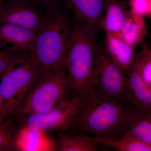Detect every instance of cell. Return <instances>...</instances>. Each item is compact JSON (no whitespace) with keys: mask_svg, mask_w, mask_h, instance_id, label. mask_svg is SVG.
<instances>
[{"mask_svg":"<svg viewBox=\"0 0 151 151\" xmlns=\"http://www.w3.org/2000/svg\"><path fill=\"white\" fill-rule=\"evenodd\" d=\"M94 138L100 145L118 151H151V146L131 135L126 134L119 139Z\"/></svg>","mask_w":151,"mask_h":151,"instance_id":"17","label":"cell"},{"mask_svg":"<svg viewBox=\"0 0 151 151\" xmlns=\"http://www.w3.org/2000/svg\"><path fill=\"white\" fill-rule=\"evenodd\" d=\"M91 89L99 98L129 103L127 75L110 58L105 47L97 46Z\"/></svg>","mask_w":151,"mask_h":151,"instance_id":"7","label":"cell"},{"mask_svg":"<svg viewBox=\"0 0 151 151\" xmlns=\"http://www.w3.org/2000/svg\"><path fill=\"white\" fill-rule=\"evenodd\" d=\"M46 19L35 9L27 3L17 1L0 8V22L9 24L37 33Z\"/></svg>","mask_w":151,"mask_h":151,"instance_id":"9","label":"cell"},{"mask_svg":"<svg viewBox=\"0 0 151 151\" xmlns=\"http://www.w3.org/2000/svg\"><path fill=\"white\" fill-rule=\"evenodd\" d=\"M146 34L147 29L144 17L128 11L121 37L135 48L142 42Z\"/></svg>","mask_w":151,"mask_h":151,"instance_id":"16","label":"cell"},{"mask_svg":"<svg viewBox=\"0 0 151 151\" xmlns=\"http://www.w3.org/2000/svg\"><path fill=\"white\" fill-rule=\"evenodd\" d=\"M29 54H17L0 47V79L15 66L26 60Z\"/></svg>","mask_w":151,"mask_h":151,"instance_id":"20","label":"cell"},{"mask_svg":"<svg viewBox=\"0 0 151 151\" xmlns=\"http://www.w3.org/2000/svg\"><path fill=\"white\" fill-rule=\"evenodd\" d=\"M37 33L14 25L0 22V47L17 54H29Z\"/></svg>","mask_w":151,"mask_h":151,"instance_id":"10","label":"cell"},{"mask_svg":"<svg viewBox=\"0 0 151 151\" xmlns=\"http://www.w3.org/2000/svg\"><path fill=\"white\" fill-rule=\"evenodd\" d=\"M35 1H37L39 2L42 3H47L49 2L51 0H35Z\"/></svg>","mask_w":151,"mask_h":151,"instance_id":"23","label":"cell"},{"mask_svg":"<svg viewBox=\"0 0 151 151\" xmlns=\"http://www.w3.org/2000/svg\"><path fill=\"white\" fill-rule=\"evenodd\" d=\"M71 31L66 14L55 7L48 9L45 22L29 53L42 74L64 66Z\"/></svg>","mask_w":151,"mask_h":151,"instance_id":"2","label":"cell"},{"mask_svg":"<svg viewBox=\"0 0 151 151\" xmlns=\"http://www.w3.org/2000/svg\"><path fill=\"white\" fill-rule=\"evenodd\" d=\"M126 134L132 135L151 146V111L135 108Z\"/></svg>","mask_w":151,"mask_h":151,"instance_id":"15","label":"cell"},{"mask_svg":"<svg viewBox=\"0 0 151 151\" xmlns=\"http://www.w3.org/2000/svg\"><path fill=\"white\" fill-rule=\"evenodd\" d=\"M130 8L133 13L140 16H151V0H130Z\"/></svg>","mask_w":151,"mask_h":151,"instance_id":"21","label":"cell"},{"mask_svg":"<svg viewBox=\"0 0 151 151\" xmlns=\"http://www.w3.org/2000/svg\"><path fill=\"white\" fill-rule=\"evenodd\" d=\"M17 129L10 121L0 118V151H18L16 143Z\"/></svg>","mask_w":151,"mask_h":151,"instance_id":"18","label":"cell"},{"mask_svg":"<svg viewBox=\"0 0 151 151\" xmlns=\"http://www.w3.org/2000/svg\"><path fill=\"white\" fill-rule=\"evenodd\" d=\"M92 91L86 94H72L46 113L14 119L18 128H27L47 132L70 131L76 120L92 98Z\"/></svg>","mask_w":151,"mask_h":151,"instance_id":"5","label":"cell"},{"mask_svg":"<svg viewBox=\"0 0 151 151\" xmlns=\"http://www.w3.org/2000/svg\"><path fill=\"white\" fill-rule=\"evenodd\" d=\"M100 145L93 137L78 132H59L57 139L59 151H97Z\"/></svg>","mask_w":151,"mask_h":151,"instance_id":"14","label":"cell"},{"mask_svg":"<svg viewBox=\"0 0 151 151\" xmlns=\"http://www.w3.org/2000/svg\"><path fill=\"white\" fill-rule=\"evenodd\" d=\"M41 75V72L29 57L0 79V95L9 118H12L20 109Z\"/></svg>","mask_w":151,"mask_h":151,"instance_id":"6","label":"cell"},{"mask_svg":"<svg viewBox=\"0 0 151 151\" xmlns=\"http://www.w3.org/2000/svg\"><path fill=\"white\" fill-rule=\"evenodd\" d=\"M128 12L124 5L118 0H105L102 28L105 34L121 37Z\"/></svg>","mask_w":151,"mask_h":151,"instance_id":"13","label":"cell"},{"mask_svg":"<svg viewBox=\"0 0 151 151\" xmlns=\"http://www.w3.org/2000/svg\"><path fill=\"white\" fill-rule=\"evenodd\" d=\"M129 101L135 108L151 111V89L134 66L127 74Z\"/></svg>","mask_w":151,"mask_h":151,"instance_id":"12","label":"cell"},{"mask_svg":"<svg viewBox=\"0 0 151 151\" xmlns=\"http://www.w3.org/2000/svg\"><path fill=\"white\" fill-rule=\"evenodd\" d=\"M133 65L151 89V47L144 46L139 54L135 55Z\"/></svg>","mask_w":151,"mask_h":151,"instance_id":"19","label":"cell"},{"mask_svg":"<svg viewBox=\"0 0 151 151\" xmlns=\"http://www.w3.org/2000/svg\"><path fill=\"white\" fill-rule=\"evenodd\" d=\"M0 118L4 119H9L5 105L1 95H0Z\"/></svg>","mask_w":151,"mask_h":151,"instance_id":"22","label":"cell"},{"mask_svg":"<svg viewBox=\"0 0 151 151\" xmlns=\"http://www.w3.org/2000/svg\"><path fill=\"white\" fill-rule=\"evenodd\" d=\"M72 94L64 66L43 73L13 119L46 113Z\"/></svg>","mask_w":151,"mask_h":151,"instance_id":"4","label":"cell"},{"mask_svg":"<svg viewBox=\"0 0 151 151\" xmlns=\"http://www.w3.org/2000/svg\"><path fill=\"white\" fill-rule=\"evenodd\" d=\"M105 50L114 63L126 75L134 65L135 48L119 36L106 34Z\"/></svg>","mask_w":151,"mask_h":151,"instance_id":"11","label":"cell"},{"mask_svg":"<svg viewBox=\"0 0 151 151\" xmlns=\"http://www.w3.org/2000/svg\"><path fill=\"white\" fill-rule=\"evenodd\" d=\"M96 38L74 23L71 24L64 65L72 94L91 92L97 46Z\"/></svg>","mask_w":151,"mask_h":151,"instance_id":"3","label":"cell"},{"mask_svg":"<svg viewBox=\"0 0 151 151\" xmlns=\"http://www.w3.org/2000/svg\"><path fill=\"white\" fill-rule=\"evenodd\" d=\"M73 23L97 37L102 28L105 0H66Z\"/></svg>","mask_w":151,"mask_h":151,"instance_id":"8","label":"cell"},{"mask_svg":"<svg viewBox=\"0 0 151 151\" xmlns=\"http://www.w3.org/2000/svg\"><path fill=\"white\" fill-rule=\"evenodd\" d=\"M135 108L129 102L102 99L93 93L68 132L94 138L120 139L127 134Z\"/></svg>","mask_w":151,"mask_h":151,"instance_id":"1","label":"cell"}]
</instances>
